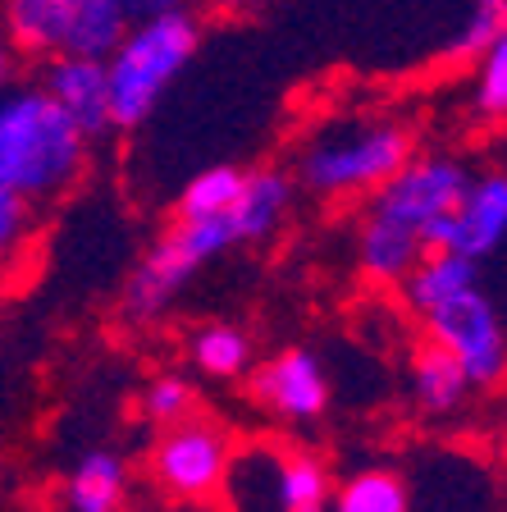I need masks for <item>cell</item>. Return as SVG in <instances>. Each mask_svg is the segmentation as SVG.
Instances as JSON below:
<instances>
[{"label":"cell","instance_id":"obj_1","mask_svg":"<svg viewBox=\"0 0 507 512\" xmlns=\"http://www.w3.org/2000/svg\"><path fill=\"white\" fill-rule=\"evenodd\" d=\"M92 160V138L60 110L42 83H10L0 92V183L32 206L74 192Z\"/></svg>","mask_w":507,"mask_h":512},{"label":"cell","instance_id":"obj_2","mask_svg":"<svg viewBox=\"0 0 507 512\" xmlns=\"http://www.w3.org/2000/svg\"><path fill=\"white\" fill-rule=\"evenodd\" d=\"M201 46V19L188 5L133 14L115 51L106 55L110 78V119L115 128H138L151 119V110L165 101L174 78L192 64Z\"/></svg>","mask_w":507,"mask_h":512},{"label":"cell","instance_id":"obj_3","mask_svg":"<svg viewBox=\"0 0 507 512\" xmlns=\"http://www.w3.org/2000/svg\"><path fill=\"white\" fill-rule=\"evenodd\" d=\"M416 156V138L389 115H329L297 147V183L316 197H366Z\"/></svg>","mask_w":507,"mask_h":512},{"label":"cell","instance_id":"obj_4","mask_svg":"<svg viewBox=\"0 0 507 512\" xmlns=\"http://www.w3.org/2000/svg\"><path fill=\"white\" fill-rule=\"evenodd\" d=\"M325 458L279 435H252L233 444L220 480V512H329Z\"/></svg>","mask_w":507,"mask_h":512},{"label":"cell","instance_id":"obj_5","mask_svg":"<svg viewBox=\"0 0 507 512\" xmlns=\"http://www.w3.org/2000/svg\"><path fill=\"white\" fill-rule=\"evenodd\" d=\"M133 23L128 0H0V32L32 60L96 55L106 60Z\"/></svg>","mask_w":507,"mask_h":512},{"label":"cell","instance_id":"obj_6","mask_svg":"<svg viewBox=\"0 0 507 512\" xmlns=\"http://www.w3.org/2000/svg\"><path fill=\"white\" fill-rule=\"evenodd\" d=\"M233 247H247L243 229L233 220V206L224 215H211V220H183V215H174V224L151 243V252L142 256L138 270L128 275L124 316L128 320H160L179 302L188 279L197 275L206 261L233 252Z\"/></svg>","mask_w":507,"mask_h":512},{"label":"cell","instance_id":"obj_7","mask_svg":"<svg viewBox=\"0 0 507 512\" xmlns=\"http://www.w3.org/2000/svg\"><path fill=\"white\" fill-rule=\"evenodd\" d=\"M233 453V435L201 412L169 421L151 444V480L174 503H211L220 494L224 467Z\"/></svg>","mask_w":507,"mask_h":512},{"label":"cell","instance_id":"obj_8","mask_svg":"<svg viewBox=\"0 0 507 512\" xmlns=\"http://www.w3.org/2000/svg\"><path fill=\"white\" fill-rule=\"evenodd\" d=\"M425 339L453 352L471 389H489L507 375V320L485 288H466L421 316Z\"/></svg>","mask_w":507,"mask_h":512},{"label":"cell","instance_id":"obj_9","mask_svg":"<svg viewBox=\"0 0 507 512\" xmlns=\"http://www.w3.org/2000/svg\"><path fill=\"white\" fill-rule=\"evenodd\" d=\"M471 170L453 156H412L398 174L380 183L370 192V211L393 215L407 229L425 238V247H439L444 238V224L453 215V206L462 202Z\"/></svg>","mask_w":507,"mask_h":512},{"label":"cell","instance_id":"obj_10","mask_svg":"<svg viewBox=\"0 0 507 512\" xmlns=\"http://www.w3.org/2000/svg\"><path fill=\"white\" fill-rule=\"evenodd\" d=\"M252 403L284 426H311L329 412V371L316 352L284 348L252 375Z\"/></svg>","mask_w":507,"mask_h":512},{"label":"cell","instance_id":"obj_11","mask_svg":"<svg viewBox=\"0 0 507 512\" xmlns=\"http://www.w3.org/2000/svg\"><path fill=\"white\" fill-rule=\"evenodd\" d=\"M439 247L448 252H462L471 261H485V256L503 252L507 247V170H489V174H471L462 202L453 206L444 224V238Z\"/></svg>","mask_w":507,"mask_h":512},{"label":"cell","instance_id":"obj_12","mask_svg":"<svg viewBox=\"0 0 507 512\" xmlns=\"http://www.w3.org/2000/svg\"><path fill=\"white\" fill-rule=\"evenodd\" d=\"M42 64V87L60 101V110L83 128L87 138H101V133L115 128L106 60H96V55H51Z\"/></svg>","mask_w":507,"mask_h":512},{"label":"cell","instance_id":"obj_13","mask_svg":"<svg viewBox=\"0 0 507 512\" xmlns=\"http://www.w3.org/2000/svg\"><path fill=\"white\" fill-rule=\"evenodd\" d=\"M425 252H430V247H425V238L416 234V229H407L402 220L366 206V215H361V224H357L361 279H370V284H380V288H398L402 279H407V270H412Z\"/></svg>","mask_w":507,"mask_h":512},{"label":"cell","instance_id":"obj_14","mask_svg":"<svg viewBox=\"0 0 507 512\" xmlns=\"http://www.w3.org/2000/svg\"><path fill=\"white\" fill-rule=\"evenodd\" d=\"M128 462L115 448H87L64 476V512H124Z\"/></svg>","mask_w":507,"mask_h":512},{"label":"cell","instance_id":"obj_15","mask_svg":"<svg viewBox=\"0 0 507 512\" xmlns=\"http://www.w3.org/2000/svg\"><path fill=\"white\" fill-rule=\"evenodd\" d=\"M476 284H480V261H471V256H462V252H448V247H430V252L407 270L398 293L412 316H425V311H434L439 302L457 298V293H466V288H476Z\"/></svg>","mask_w":507,"mask_h":512},{"label":"cell","instance_id":"obj_16","mask_svg":"<svg viewBox=\"0 0 507 512\" xmlns=\"http://www.w3.org/2000/svg\"><path fill=\"white\" fill-rule=\"evenodd\" d=\"M471 394V380L457 366L453 352H444L434 339H425L421 348L412 352V398L421 412L430 416H453L457 407Z\"/></svg>","mask_w":507,"mask_h":512},{"label":"cell","instance_id":"obj_17","mask_svg":"<svg viewBox=\"0 0 507 512\" xmlns=\"http://www.w3.org/2000/svg\"><path fill=\"white\" fill-rule=\"evenodd\" d=\"M188 357L211 380H243L252 371V339L229 320H211L188 334Z\"/></svg>","mask_w":507,"mask_h":512},{"label":"cell","instance_id":"obj_18","mask_svg":"<svg viewBox=\"0 0 507 512\" xmlns=\"http://www.w3.org/2000/svg\"><path fill=\"white\" fill-rule=\"evenodd\" d=\"M407 480L389 467H361L329 490V512H407Z\"/></svg>","mask_w":507,"mask_h":512},{"label":"cell","instance_id":"obj_19","mask_svg":"<svg viewBox=\"0 0 507 512\" xmlns=\"http://www.w3.org/2000/svg\"><path fill=\"white\" fill-rule=\"evenodd\" d=\"M243 183H247V170H238V165H211V170L192 174V179L183 183L174 215H183V220H211V215H224L233 202H238Z\"/></svg>","mask_w":507,"mask_h":512},{"label":"cell","instance_id":"obj_20","mask_svg":"<svg viewBox=\"0 0 507 512\" xmlns=\"http://www.w3.org/2000/svg\"><path fill=\"white\" fill-rule=\"evenodd\" d=\"M471 110L485 124L507 119V32L471 60Z\"/></svg>","mask_w":507,"mask_h":512},{"label":"cell","instance_id":"obj_21","mask_svg":"<svg viewBox=\"0 0 507 512\" xmlns=\"http://www.w3.org/2000/svg\"><path fill=\"white\" fill-rule=\"evenodd\" d=\"M32 238H37V206L10 183H0V275L28 261Z\"/></svg>","mask_w":507,"mask_h":512},{"label":"cell","instance_id":"obj_22","mask_svg":"<svg viewBox=\"0 0 507 512\" xmlns=\"http://www.w3.org/2000/svg\"><path fill=\"white\" fill-rule=\"evenodd\" d=\"M503 32H507V0H476V5L466 10V23L457 28L453 46H448V60L471 64L494 37H503Z\"/></svg>","mask_w":507,"mask_h":512},{"label":"cell","instance_id":"obj_23","mask_svg":"<svg viewBox=\"0 0 507 512\" xmlns=\"http://www.w3.org/2000/svg\"><path fill=\"white\" fill-rule=\"evenodd\" d=\"M142 412H147L156 426H169V421L197 412V389H192L183 375H156V380L147 384V394H142Z\"/></svg>","mask_w":507,"mask_h":512},{"label":"cell","instance_id":"obj_24","mask_svg":"<svg viewBox=\"0 0 507 512\" xmlns=\"http://www.w3.org/2000/svg\"><path fill=\"white\" fill-rule=\"evenodd\" d=\"M10 83H19V51L10 46V37L0 32V92Z\"/></svg>","mask_w":507,"mask_h":512},{"label":"cell","instance_id":"obj_25","mask_svg":"<svg viewBox=\"0 0 507 512\" xmlns=\"http://www.w3.org/2000/svg\"><path fill=\"white\" fill-rule=\"evenodd\" d=\"M252 0H197L201 14H215V19H229V14H243Z\"/></svg>","mask_w":507,"mask_h":512},{"label":"cell","instance_id":"obj_26","mask_svg":"<svg viewBox=\"0 0 507 512\" xmlns=\"http://www.w3.org/2000/svg\"><path fill=\"white\" fill-rule=\"evenodd\" d=\"M133 14H147V10H165V5H188V0H128Z\"/></svg>","mask_w":507,"mask_h":512}]
</instances>
